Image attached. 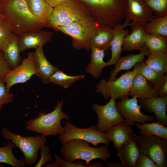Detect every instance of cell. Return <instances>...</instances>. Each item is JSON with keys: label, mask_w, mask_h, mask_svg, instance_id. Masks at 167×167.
<instances>
[{"label": "cell", "mask_w": 167, "mask_h": 167, "mask_svg": "<svg viewBox=\"0 0 167 167\" xmlns=\"http://www.w3.org/2000/svg\"><path fill=\"white\" fill-rule=\"evenodd\" d=\"M0 9L3 17L18 36L46 27L31 12L26 0H2Z\"/></svg>", "instance_id": "obj_1"}, {"label": "cell", "mask_w": 167, "mask_h": 167, "mask_svg": "<svg viewBox=\"0 0 167 167\" xmlns=\"http://www.w3.org/2000/svg\"><path fill=\"white\" fill-rule=\"evenodd\" d=\"M98 24L114 28L126 18V0H79Z\"/></svg>", "instance_id": "obj_2"}, {"label": "cell", "mask_w": 167, "mask_h": 167, "mask_svg": "<svg viewBox=\"0 0 167 167\" xmlns=\"http://www.w3.org/2000/svg\"><path fill=\"white\" fill-rule=\"evenodd\" d=\"M62 144L60 153L65 160L73 162L77 159L83 160L88 167H92L90 162L93 160L100 159L106 162L111 156L107 145L92 147L88 142L78 139L68 140Z\"/></svg>", "instance_id": "obj_3"}, {"label": "cell", "mask_w": 167, "mask_h": 167, "mask_svg": "<svg viewBox=\"0 0 167 167\" xmlns=\"http://www.w3.org/2000/svg\"><path fill=\"white\" fill-rule=\"evenodd\" d=\"M64 101H57L54 110L45 113L40 111L38 117L26 122V128L28 131H33L46 137L49 135H57L64 131L61 124L63 119L69 121L70 118L66 113L62 111Z\"/></svg>", "instance_id": "obj_4"}, {"label": "cell", "mask_w": 167, "mask_h": 167, "mask_svg": "<svg viewBox=\"0 0 167 167\" xmlns=\"http://www.w3.org/2000/svg\"><path fill=\"white\" fill-rule=\"evenodd\" d=\"M86 19H92L81 2L79 0H65L53 8L46 27L53 28Z\"/></svg>", "instance_id": "obj_5"}, {"label": "cell", "mask_w": 167, "mask_h": 167, "mask_svg": "<svg viewBox=\"0 0 167 167\" xmlns=\"http://www.w3.org/2000/svg\"><path fill=\"white\" fill-rule=\"evenodd\" d=\"M1 132L6 140L13 142L22 152L25 164L27 165H32L36 161L39 149L47 141L45 137L41 135L23 136L11 132L6 128H3Z\"/></svg>", "instance_id": "obj_6"}, {"label": "cell", "mask_w": 167, "mask_h": 167, "mask_svg": "<svg viewBox=\"0 0 167 167\" xmlns=\"http://www.w3.org/2000/svg\"><path fill=\"white\" fill-rule=\"evenodd\" d=\"M98 24L92 19H86L53 28L71 36L74 48L78 50L84 49L86 50L92 34Z\"/></svg>", "instance_id": "obj_7"}, {"label": "cell", "mask_w": 167, "mask_h": 167, "mask_svg": "<svg viewBox=\"0 0 167 167\" xmlns=\"http://www.w3.org/2000/svg\"><path fill=\"white\" fill-rule=\"evenodd\" d=\"M63 127L64 131L59 135V140L61 143L71 139H78L87 141L94 147H97L100 143L108 146L111 142L109 135L98 130L95 125L88 128H80L66 121Z\"/></svg>", "instance_id": "obj_8"}, {"label": "cell", "mask_w": 167, "mask_h": 167, "mask_svg": "<svg viewBox=\"0 0 167 167\" xmlns=\"http://www.w3.org/2000/svg\"><path fill=\"white\" fill-rule=\"evenodd\" d=\"M136 73L128 71L113 81L101 79L96 86V91L101 93L104 99L115 100L128 97L133 80Z\"/></svg>", "instance_id": "obj_9"}, {"label": "cell", "mask_w": 167, "mask_h": 167, "mask_svg": "<svg viewBox=\"0 0 167 167\" xmlns=\"http://www.w3.org/2000/svg\"><path fill=\"white\" fill-rule=\"evenodd\" d=\"M136 143L141 153L158 167L167 166V140L155 135H137Z\"/></svg>", "instance_id": "obj_10"}, {"label": "cell", "mask_w": 167, "mask_h": 167, "mask_svg": "<svg viewBox=\"0 0 167 167\" xmlns=\"http://www.w3.org/2000/svg\"><path fill=\"white\" fill-rule=\"evenodd\" d=\"M33 75L37 76V73L34 53L30 52L20 64L12 69L5 77L3 81L6 84V91L10 92V89L13 85L27 82Z\"/></svg>", "instance_id": "obj_11"}, {"label": "cell", "mask_w": 167, "mask_h": 167, "mask_svg": "<svg viewBox=\"0 0 167 167\" xmlns=\"http://www.w3.org/2000/svg\"><path fill=\"white\" fill-rule=\"evenodd\" d=\"M137 98L133 96L129 99L128 97L116 102L119 113L124 118L123 121L131 126L135 125L136 122L142 123L156 120L154 115H146L141 112L142 107L138 104Z\"/></svg>", "instance_id": "obj_12"}, {"label": "cell", "mask_w": 167, "mask_h": 167, "mask_svg": "<svg viewBox=\"0 0 167 167\" xmlns=\"http://www.w3.org/2000/svg\"><path fill=\"white\" fill-rule=\"evenodd\" d=\"M92 108L98 118L96 128L104 133H107L109 129L114 125L124 121V118L120 115L117 110L115 100L113 99L110 98L109 102L104 105L95 103Z\"/></svg>", "instance_id": "obj_13"}, {"label": "cell", "mask_w": 167, "mask_h": 167, "mask_svg": "<svg viewBox=\"0 0 167 167\" xmlns=\"http://www.w3.org/2000/svg\"><path fill=\"white\" fill-rule=\"evenodd\" d=\"M125 10L126 15L125 21H132L131 27H144L156 17L144 0H126Z\"/></svg>", "instance_id": "obj_14"}, {"label": "cell", "mask_w": 167, "mask_h": 167, "mask_svg": "<svg viewBox=\"0 0 167 167\" xmlns=\"http://www.w3.org/2000/svg\"><path fill=\"white\" fill-rule=\"evenodd\" d=\"M53 33L41 30L29 32L19 36L18 45L20 52L27 49L43 46L50 42Z\"/></svg>", "instance_id": "obj_15"}, {"label": "cell", "mask_w": 167, "mask_h": 167, "mask_svg": "<svg viewBox=\"0 0 167 167\" xmlns=\"http://www.w3.org/2000/svg\"><path fill=\"white\" fill-rule=\"evenodd\" d=\"M140 105L146 112L153 113L156 120L167 126V96L139 99Z\"/></svg>", "instance_id": "obj_16"}, {"label": "cell", "mask_w": 167, "mask_h": 167, "mask_svg": "<svg viewBox=\"0 0 167 167\" xmlns=\"http://www.w3.org/2000/svg\"><path fill=\"white\" fill-rule=\"evenodd\" d=\"M130 24L131 23L125 21L123 24L120 23L113 28V35L110 45L111 56L110 60L106 62V66L114 65L121 57L123 50L124 38L129 32V30L125 28Z\"/></svg>", "instance_id": "obj_17"}, {"label": "cell", "mask_w": 167, "mask_h": 167, "mask_svg": "<svg viewBox=\"0 0 167 167\" xmlns=\"http://www.w3.org/2000/svg\"><path fill=\"white\" fill-rule=\"evenodd\" d=\"M140 52L137 54H131L126 56L120 57L114 64L115 68L110 72L109 80L113 81L121 71L128 70L134 67L137 63L143 61L146 56H148L150 52L143 45Z\"/></svg>", "instance_id": "obj_18"}, {"label": "cell", "mask_w": 167, "mask_h": 167, "mask_svg": "<svg viewBox=\"0 0 167 167\" xmlns=\"http://www.w3.org/2000/svg\"><path fill=\"white\" fill-rule=\"evenodd\" d=\"M137 135L132 134L130 139L118 150L117 155L124 167H135L141 152L136 143Z\"/></svg>", "instance_id": "obj_19"}, {"label": "cell", "mask_w": 167, "mask_h": 167, "mask_svg": "<svg viewBox=\"0 0 167 167\" xmlns=\"http://www.w3.org/2000/svg\"><path fill=\"white\" fill-rule=\"evenodd\" d=\"M113 35V28L98 24L93 31L86 50L97 47L106 50L110 48V43Z\"/></svg>", "instance_id": "obj_20"}, {"label": "cell", "mask_w": 167, "mask_h": 167, "mask_svg": "<svg viewBox=\"0 0 167 167\" xmlns=\"http://www.w3.org/2000/svg\"><path fill=\"white\" fill-rule=\"evenodd\" d=\"M43 46L37 47L34 52L37 77L45 84H49L50 76L58 69L51 64L46 58Z\"/></svg>", "instance_id": "obj_21"}, {"label": "cell", "mask_w": 167, "mask_h": 167, "mask_svg": "<svg viewBox=\"0 0 167 167\" xmlns=\"http://www.w3.org/2000/svg\"><path fill=\"white\" fill-rule=\"evenodd\" d=\"M129 95L139 99H147L157 96V92L145 78L136 74L133 80Z\"/></svg>", "instance_id": "obj_22"}, {"label": "cell", "mask_w": 167, "mask_h": 167, "mask_svg": "<svg viewBox=\"0 0 167 167\" xmlns=\"http://www.w3.org/2000/svg\"><path fill=\"white\" fill-rule=\"evenodd\" d=\"M133 132L131 126L123 121L112 126L107 134L113 143V147L118 151L124 143L130 139Z\"/></svg>", "instance_id": "obj_23"}, {"label": "cell", "mask_w": 167, "mask_h": 167, "mask_svg": "<svg viewBox=\"0 0 167 167\" xmlns=\"http://www.w3.org/2000/svg\"><path fill=\"white\" fill-rule=\"evenodd\" d=\"M131 28V31L124 38L123 49L126 51L135 50L140 51L145 44L146 39V35L143 27L135 26Z\"/></svg>", "instance_id": "obj_24"}, {"label": "cell", "mask_w": 167, "mask_h": 167, "mask_svg": "<svg viewBox=\"0 0 167 167\" xmlns=\"http://www.w3.org/2000/svg\"><path fill=\"white\" fill-rule=\"evenodd\" d=\"M133 71L149 81L157 92L167 79V73L164 75L156 71L149 67L143 61L137 63L134 67Z\"/></svg>", "instance_id": "obj_25"}, {"label": "cell", "mask_w": 167, "mask_h": 167, "mask_svg": "<svg viewBox=\"0 0 167 167\" xmlns=\"http://www.w3.org/2000/svg\"><path fill=\"white\" fill-rule=\"evenodd\" d=\"M91 50L90 62L85 70L94 78L97 79L101 75L103 69L106 66V62L103 60L105 50L94 47Z\"/></svg>", "instance_id": "obj_26"}, {"label": "cell", "mask_w": 167, "mask_h": 167, "mask_svg": "<svg viewBox=\"0 0 167 167\" xmlns=\"http://www.w3.org/2000/svg\"><path fill=\"white\" fill-rule=\"evenodd\" d=\"M28 5L32 13L45 24L53 10L45 0H26Z\"/></svg>", "instance_id": "obj_27"}, {"label": "cell", "mask_w": 167, "mask_h": 167, "mask_svg": "<svg viewBox=\"0 0 167 167\" xmlns=\"http://www.w3.org/2000/svg\"><path fill=\"white\" fill-rule=\"evenodd\" d=\"M136 127L139 130L140 135H155L167 140V126L157 121L150 123H136Z\"/></svg>", "instance_id": "obj_28"}, {"label": "cell", "mask_w": 167, "mask_h": 167, "mask_svg": "<svg viewBox=\"0 0 167 167\" xmlns=\"http://www.w3.org/2000/svg\"><path fill=\"white\" fill-rule=\"evenodd\" d=\"M19 36L15 35L9 42L3 51L4 58L11 69L21 62L18 45Z\"/></svg>", "instance_id": "obj_29"}, {"label": "cell", "mask_w": 167, "mask_h": 167, "mask_svg": "<svg viewBox=\"0 0 167 167\" xmlns=\"http://www.w3.org/2000/svg\"><path fill=\"white\" fill-rule=\"evenodd\" d=\"M149 67L163 74L167 72V51L150 54L144 62Z\"/></svg>", "instance_id": "obj_30"}, {"label": "cell", "mask_w": 167, "mask_h": 167, "mask_svg": "<svg viewBox=\"0 0 167 167\" xmlns=\"http://www.w3.org/2000/svg\"><path fill=\"white\" fill-rule=\"evenodd\" d=\"M6 145L0 148V163L9 164L14 167H24L25 166L24 160L16 158L12 152L15 146L12 141L8 140Z\"/></svg>", "instance_id": "obj_31"}, {"label": "cell", "mask_w": 167, "mask_h": 167, "mask_svg": "<svg viewBox=\"0 0 167 167\" xmlns=\"http://www.w3.org/2000/svg\"><path fill=\"white\" fill-rule=\"evenodd\" d=\"M144 45L150 53L167 51V37L155 34H146Z\"/></svg>", "instance_id": "obj_32"}, {"label": "cell", "mask_w": 167, "mask_h": 167, "mask_svg": "<svg viewBox=\"0 0 167 167\" xmlns=\"http://www.w3.org/2000/svg\"><path fill=\"white\" fill-rule=\"evenodd\" d=\"M147 34H158L167 37V15L156 17L144 27Z\"/></svg>", "instance_id": "obj_33"}, {"label": "cell", "mask_w": 167, "mask_h": 167, "mask_svg": "<svg viewBox=\"0 0 167 167\" xmlns=\"http://www.w3.org/2000/svg\"><path fill=\"white\" fill-rule=\"evenodd\" d=\"M84 77L85 75H82L76 76L69 75L58 69L50 76L49 82L67 88L75 82Z\"/></svg>", "instance_id": "obj_34"}, {"label": "cell", "mask_w": 167, "mask_h": 167, "mask_svg": "<svg viewBox=\"0 0 167 167\" xmlns=\"http://www.w3.org/2000/svg\"><path fill=\"white\" fill-rule=\"evenodd\" d=\"M15 34L7 20L0 17V51L3 52L10 41Z\"/></svg>", "instance_id": "obj_35"}, {"label": "cell", "mask_w": 167, "mask_h": 167, "mask_svg": "<svg viewBox=\"0 0 167 167\" xmlns=\"http://www.w3.org/2000/svg\"><path fill=\"white\" fill-rule=\"evenodd\" d=\"M156 17L167 15V0H144Z\"/></svg>", "instance_id": "obj_36"}, {"label": "cell", "mask_w": 167, "mask_h": 167, "mask_svg": "<svg viewBox=\"0 0 167 167\" xmlns=\"http://www.w3.org/2000/svg\"><path fill=\"white\" fill-rule=\"evenodd\" d=\"M14 96L13 94L6 91L4 81H0V111H2L4 104L12 102Z\"/></svg>", "instance_id": "obj_37"}, {"label": "cell", "mask_w": 167, "mask_h": 167, "mask_svg": "<svg viewBox=\"0 0 167 167\" xmlns=\"http://www.w3.org/2000/svg\"><path fill=\"white\" fill-rule=\"evenodd\" d=\"M135 167H158L146 155L141 153L135 164Z\"/></svg>", "instance_id": "obj_38"}, {"label": "cell", "mask_w": 167, "mask_h": 167, "mask_svg": "<svg viewBox=\"0 0 167 167\" xmlns=\"http://www.w3.org/2000/svg\"><path fill=\"white\" fill-rule=\"evenodd\" d=\"M41 157L35 167H41L47 162H50L52 160V155L50 154L49 148L45 144L41 148Z\"/></svg>", "instance_id": "obj_39"}, {"label": "cell", "mask_w": 167, "mask_h": 167, "mask_svg": "<svg viewBox=\"0 0 167 167\" xmlns=\"http://www.w3.org/2000/svg\"><path fill=\"white\" fill-rule=\"evenodd\" d=\"M55 162L60 167H87L84 165V162L79 160L77 162H70L61 158L57 154H55Z\"/></svg>", "instance_id": "obj_40"}, {"label": "cell", "mask_w": 167, "mask_h": 167, "mask_svg": "<svg viewBox=\"0 0 167 167\" xmlns=\"http://www.w3.org/2000/svg\"><path fill=\"white\" fill-rule=\"evenodd\" d=\"M11 69L2 53L0 54V81L3 80L6 75Z\"/></svg>", "instance_id": "obj_41"}, {"label": "cell", "mask_w": 167, "mask_h": 167, "mask_svg": "<svg viewBox=\"0 0 167 167\" xmlns=\"http://www.w3.org/2000/svg\"><path fill=\"white\" fill-rule=\"evenodd\" d=\"M167 95V79H166L157 91L158 97H163Z\"/></svg>", "instance_id": "obj_42"}, {"label": "cell", "mask_w": 167, "mask_h": 167, "mask_svg": "<svg viewBox=\"0 0 167 167\" xmlns=\"http://www.w3.org/2000/svg\"><path fill=\"white\" fill-rule=\"evenodd\" d=\"M65 0H45L49 5L53 8Z\"/></svg>", "instance_id": "obj_43"}, {"label": "cell", "mask_w": 167, "mask_h": 167, "mask_svg": "<svg viewBox=\"0 0 167 167\" xmlns=\"http://www.w3.org/2000/svg\"><path fill=\"white\" fill-rule=\"evenodd\" d=\"M106 166L107 167H124L121 163L113 161L106 162Z\"/></svg>", "instance_id": "obj_44"}, {"label": "cell", "mask_w": 167, "mask_h": 167, "mask_svg": "<svg viewBox=\"0 0 167 167\" xmlns=\"http://www.w3.org/2000/svg\"><path fill=\"white\" fill-rule=\"evenodd\" d=\"M46 167H59L58 164L55 162L52 161L51 163L44 165Z\"/></svg>", "instance_id": "obj_45"}, {"label": "cell", "mask_w": 167, "mask_h": 167, "mask_svg": "<svg viewBox=\"0 0 167 167\" xmlns=\"http://www.w3.org/2000/svg\"><path fill=\"white\" fill-rule=\"evenodd\" d=\"M2 16H2V14L1 10H0V17H2Z\"/></svg>", "instance_id": "obj_46"}, {"label": "cell", "mask_w": 167, "mask_h": 167, "mask_svg": "<svg viewBox=\"0 0 167 167\" xmlns=\"http://www.w3.org/2000/svg\"><path fill=\"white\" fill-rule=\"evenodd\" d=\"M2 52H1L0 51V54H1Z\"/></svg>", "instance_id": "obj_47"}, {"label": "cell", "mask_w": 167, "mask_h": 167, "mask_svg": "<svg viewBox=\"0 0 167 167\" xmlns=\"http://www.w3.org/2000/svg\"><path fill=\"white\" fill-rule=\"evenodd\" d=\"M2 0H0V2L2 1Z\"/></svg>", "instance_id": "obj_48"}]
</instances>
